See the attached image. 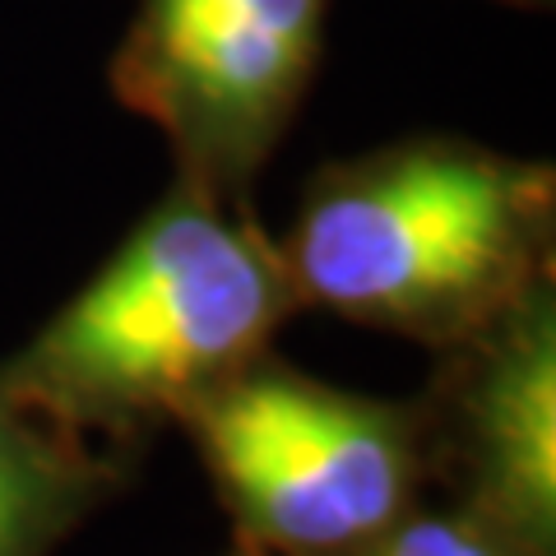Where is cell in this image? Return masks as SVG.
<instances>
[{"label":"cell","instance_id":"6da1fadb","mask_svg":"<svg viewBox=\"0 0 556 556\" xmlns=\"http://www.w3.org/2000/svg\"><path fill=\"white\" fill-rule=\"evenodd\" d=\"M298 311L278 241L247 200L177 177L0 380L65 431L126 450L269 353Z\"/></svg>","mask_w":556,"mask_h":556},{"label":"cell","instance_id":"7a4b0ae2","mask_svg":"<svg viewBox=\"0 0 556 556\" xmlns=\"http://www.w3.org/2000/svg\"><path fill=\"white\" fill-rule=\"evenodd\" d=\"M298 306L445 353L552 283V163L417 135L320 167L278 241Z\"/></svg>","mask_w":556,"mask_h":556},{"label":"cell","instance_id":"3957f363","mask_svg":"<svg viewBox=\"0 0 556 556\" xmlns=\"http://www.w3.org/2000/svg\"><path fill=\"white\" fill-rule=\"evenodd\" d=\"M190 431L237 543L269 556H353L417 506V404L353 394L260 353L190 404Z\"/></svg>","mask_w":556,"mask_h":556},{"label":"cell","instance_id":"277c9868","mask_svg":"<svg viewBox=\"0 0 556 556\" xmlns=\"http://www.w3.org/2000/svg\"><path fill=\"white\" fill-rule=\"evenodd\" d=\"M329 0H139L112 93L172 144L177 177L247 200L325 51Z\"/></svg>","mask_w":556,"mask_h":556},{"label":"cell","instance_id":"5b68a950","mask_svg":"<svg viewBox=\"0 0 556 556\" xmlns=\"http://www.w3.org/2000/svg\"><path fill=\"white\" fill-rule=\"evenodd\" d=\"M417 422L450 506L525 556H556V283L445 348Z\"/></svg>","mask_w":556,"mask_h":556},{"label":"cell","instance_id":"8992f818","mask_svg":"<svg viewBox=\"0 0 556 556\" xmlns=\"http://www.w3.org/2000/svg\"><path fill=\"white\" fill-rule=\"evenodd\" d=\"M121 486L116 450L65 431L0 380V556H51Z\"/></svg>","mask_w":556,"mask_h":556},{"label":"cell","instance_id":"52a82bcc","mask_svg":"<svg viewBox=\"0 0 556 556\" xmlns=\"http://www.w3.org/2000/svg\"><path fill=\"white\" fill-rule=\"evenodd\" d=\"M353 556H525V552L459 506H431V510L413 506L404 519H394L386 533H376Z\"/></svg>","mask_w":556,"mask_h":556},{"label":"cell","instance_id":"ba28073f","mask_svg":"<svg viewBox=\"0 0 556 556\" xmlns=\"http://www.w3.org/2000/svg\"><path fill=\"white\" fill-rule=\"evenodd\" d=\"M501 5H519V10H547L552 0H501Z\"/></svg>","mask_w":556,"mask_h":556},{"label":"cell","instance_id":"9c48e42d","mask_svg":"<svg viewBox=\"0 0 556 556\" xmlns=\"http://www.w3.org/2000/svg\"><path fill=\"white\" fill-rule=\"evenodd\" d=\"M228 556H269V552H260V547H247V543H237Z\"/></svg>","mask_w":556,"mask_h":556}]
</instances>
